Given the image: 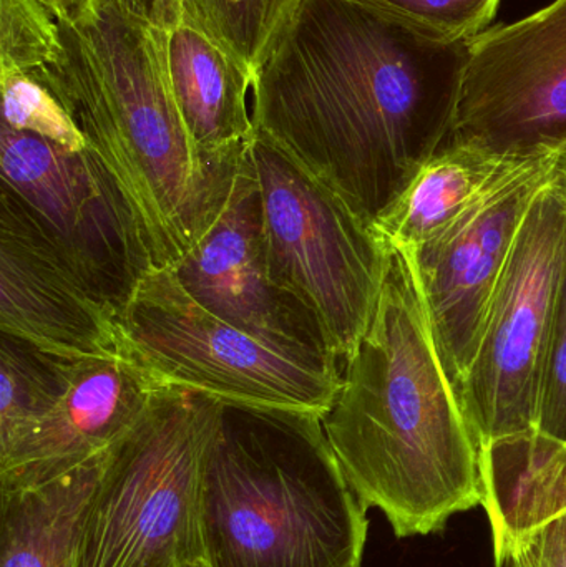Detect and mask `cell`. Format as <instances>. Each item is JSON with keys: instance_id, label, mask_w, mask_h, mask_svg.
Segmentation results:
<instances>
[{"instance_id": "6da1fadb", "label": "cell", "mask_w": 566, "mask_h": 567, "mask_svg": "<svg viewBox=\"0 0 566 567\" xmlns=\"http://www.w3.org/2000/svg\"><path fill=\"white\" fill-rule=\"evenodd\" d=\"M467 42L378 0H299L255 70L253 120L374 225L451 140Z\"/></svg>"}, {"instance_id": "7a4b0ae2", "label": "cell", "mask_w": 566, "mask_h": 567, "mask_svg": "<svg viewBox=\"0 0 566 567\" xmlns=\"http://www.w3.org/2000/svg\"><path fill=\"white\" fill-rule=\"evenodd\" d=\"M321 420L356 496L398 538L434 535L482 506L481 445L405 252L392 249L374 316Z\"/></svg>"}, {"instance_id": "3957f363", "label": "cell", "mask_w": 566, "mask_h": 567, "mask_svg": "<svg viewBox=\"0 0 566 567\" xmlns=\"http://www.w3.org/2000/svg\"><path fill=\"white\" fill-rule=\"evenodd\" d=\"M59 22V55L29 75L122 189L153 269L175 268L218 218L249 145L223 159L198 152L169 86L163 30L116 0H93L82 19Z\"/></svg>"}, {"instance_id": "277c9868", "label": "cell", "mask_w": 566, "mask_h": 567, "mask_svg": "<svg viewBox=\"0 0 566 567\" xmlns=\"http://www.w3.org/2000/svg\"><path fill=\"white\" fill-rule=\"evenodd\" d=\"M368 512L321 416L222 402L199 475L206 567H362Z\"/></svg>"}, {"instance_id": "5b68a950", "label": "cell", "mask_w": 566, "mask_h": 567, "mask_svg": "<svg viewBox=\"0 0 566 567\" xmlns=\"http://www.w3.org/2000/svg\"><path fill=\"white\" fill-rule=\"evenodd\" d=\"M222 400L162 389L105 458L73 567H206L199 475Z\"/></svg>"}, {"instance_id": "8992f818", "label": "cell", "mask_w": 566, "mask_h": 567, "mask_svg": "<svg viewBox=\"0 0 566 567\" xmlns=\"http://www.w3.org/2000/svg\"><path fill=\"white\" fill-rule=\"evenodd\" d=\"M120 355L156 389L322 419L342 385L339 360L253 336L193 299L172 268L153 269L116 317Z\"/></svg>"}, {"instance_id": "52a82bcc", "label": "cell", "mask_w": 566, "mask_h": 567, "mask_svg": "<svg viewBox=\"0 0 566 567\" xmlns=\"http://www.w3.org/2000/svg\"><path fill=\"white\" fill-rule=\"evenodd\" d=\"M249 158L269 278L344 363L374 316L392 249L371 221L265 136L255 133Z\"/></svg>"}, {"instance_id": "ba28073f", "label": "cell", "mask_w": 566, "mask_h": 567, "mask_svg": "<svg viewBox=\"0 0 566 567\" xmlns=\"http://www.w3.org/2000/svg\"><path fill=\"white\" fill-rule=\"evenodd\" d=\"M565 255L566 193L557 172L528 209L457 389L481 450L535 432L542 359Z\"/></svg>"}, {"instance_id": "9c48e42d", "label": "cell", "mask_w": 566, "mask_h": 567, "mask_svg": "<svg viewBox=\"0 0 566 567\" xmlns=\"http://www.w3.org/2000/svg\"><path fill=\"white\" fill-rule=\"evenodd\" d=\"M0 182L90 290L119 313L153 265L132 209L99 156L89 146L70 152L2 125Z\"/></svg>"}, {"instance_id": "30bf717a", "label": "cell", "mask_w": 566, "mask_h": 567, "mask_svg": "<svg viewBox=\"0 0 566 567\" xmlns=\"http://www.w3.org/2000/svg\"><path fill=\"white\" fill-rule=\"evenodd\" d=\"M452 140L508 155L566 145V0L467 42Z\"/></svg>"}, {"instance_id": "8fae6325", "label": "cell", "mask_w": 566, "mask_h": 567, "mask_svg": "<svg viewBox=\"0 0 566 567\" xmlns=\"http://www.w3.org/2000/svg\"><path fill=\"white\" fill-rule=\"evenodd\" d=\"M558 159L560 153L534 159L438 238L402 251L414 269L439 355L455 390L471 369L488 307L528 209L554 178Z\"/></svg>"}, {"instance_id": "7c38bea8", "label": "cell", "mask_w": 566, "mask_h": 567, "mask_svg": "<svg viewBox=\"0 0 566 567\" xmlns=\"http://www.w3.org/2000/svg\"><path fill=\"white\" fill-rule=\"evenodd\" d=\"M172 269L196 302L233 326L296 352L338 360L318 323L269 278L249 146L218 218Z\"/></svg>"}, {"instance_id": "4fadbf2b", "label": "cell", "mask_w": 566, "mask_h": 567, "mask_svg": "<svg viewBox=\"0 0 566 567\" xmlns=\"http://www.w3.org/2000/svg\"><path fill=\"white\" fill-rule=\"evenodd\" d=\"M119 313L0 188V329L69 362L120 355Z\"/></svg>"}, {"instance_id": "5bb4252c", "label": "cell", "mask_w": 566, "mask_h": 567, "mask_svg": "<svg viewBox=\"0 0 566 567\" xmlns=\"http://www.w3.org/2000/svg\"><path fill=\"white\" fill-rule=\"evenodd\" d=\"M158 392L122 355L73 362L59 403L0 458V492L45 485L106 455L138 425Z\"/></svg>"}, {"instance_id": "9a60e30c", "label": "cell", "mask_w": 566, "mask_h": 567, "mask_svg": "<svg viewBox=\"0 0 566 567\" xmlns=\"http://www.w3.org/2000/svg\"><path fill=\"white\" fill-rule=\"evenodd\" d=\"M166 72L189 138L206 158L223 159L255 138V73L188 16L163 30Z\"/></svg>"}, {"instance_id": "2e32d148", "label": "cell", "mask_w": 566, "mask_h": 567, "mask_svg": "<svg viewBox=\"0 0 566 567\" xmlns=\"http://www.w3.org/2000/svg\"><path fill=\"white\" fill-rule=\"evenodd\" d=\"M541 156L545 155H508L451 138L379 215L375 231L389 248L412 251L438 238L487 193Z\"/></svg>"}, {"instance_id": "e0dca14e", "label": "cell", "mask_w": 566, "mask_h": 567, "mask_svg": "<svg viewBox=\"0 0 566 567\" xmlns=\"http://www.w3.org/2000/svg\"><path fill=\"white\" fill-rule=\"evenodd\" d=\"M482 508L497 566L518 539L566 508V445L537 432L492 443L482 452Z\"/></svg>"}, {"instance_id": "ac0fdd59", "label": "cell", "mask_w": 566, "mask_h": 567, "mask_svg": "<svg viewBox=\"0 0 566 567\" xmlns=\"http://www.w3.org/2000/svg\"><path fill=\"white\" fill-rule=\"evenodd\" d=\"M106 455L45 485L0 492V567L75 566L83 518Z\"/></svg>"}, {"instance_id": "d6986e66", "label": "cell", "mask_w": 566, "mask_h": 567, "mask_svg": "<svg viewBox=\"0 0 566 567\" xmlns=\"http://www.w3.org/2000/svg\"><path fill=\"white\" fill-rule=\"evenodd\" d=\"M69 360L2 333L0 339V458L53 409L69 385Z\"/></svg>"}, {"instance_id": "ffe728a7", "label": "cell", "mask_w": 566, "mask_h": 567, "mask_svg": "<svg viewBox=\"0 0 566 567\" xmlns=\"http://www.w3.org/2000/svg\"><path fill=\"white\" fill-rule=\"evenodd\" d=\"M186 16L253 73L299 0H183Z\"/></svg>"}, {"instance_id": "44dd1931", "label": "cell", "mask_w": 566, "mask_h": 567, "mask_svg": "<svg viewBox=\"0 0 566 567\" xmlns=\"http://www.w3.org/2000/svg\"><path fill=\"white\" fill-rule=\"evenodd\" d=\"M60 47L59 16L43 0H0V76L42 69Z\"/></svg>"}, {"instance_id": "7402d4cb", "label": "cell", "mask_w": 566, "mask_h": 567, "mask_svg": "<svg viewBox=\"0 0 566 567\" xmlns=\"http://www.w3.org/2000/svg\"><path fill=\"white\" fill-rule=\"evenodd\" d=\"M2 125L32 133L70 152H83L86 140L62 103L29 73L0 76Z\"/></svg>"}, {"instance_id": "603a6c76", "label": "cell", "mask_w": 566, "mask_h": 567, "mask_svg": "<svg viewBox=\"0 0 566 567\" xmlns=\"http://www.w3.org/2000/svg\"><path fill=\"white\" fill-rule=\"evenodd\" d=\"M535 432L566 445V255L542 359Z\"/></svg>"}, {"instance_id": "cb8c5ba5", "label": "cell", "mask_w": 566, "mask_h": 567, "mask_svg": "<svg viewBox=\"0 0 566 567\" xmlns=\"http://www.w3.org/2000/svg\"><path fill=\"white\" fill-rule=\"evenodd\" d=\"M414 25L452 40L469 42L492 27L502 0H378Z\"/></svg>"}, {"instance_id": "d4e9b609", "label": "cell", "mask_w": 566, "mask_h": 567, "mask_svg": "<svg viewBox=\"0 0 566 567\" xmlns=\"http://www.w3.org/2000/svg\"><path fill=\"white\" fill-rule=\"evenodd\" d=\"M507 566L566 567V508L518 539Z\"/></svg>"}, {"instance_id": "484cf974", "label": "cell", "mask_w": 566, "mask_h": 567, "mask_svg": "<svg viewBox=\"0 0 566 567\" xmlns=\"http://www.w3.org/2000/svg\"><path fill=\"white\" fill-rule=\"evenodd\" d=\"M130 16L153 29L169 30L186 17L183 0H116Z\"/></svg>"}, {"instance_id": "4316f807", "label": "cell", "mask_w": 566, "mask_h": 567, "mask_svg": "<svg viewBox=\"0 0 566 567\" xmlns=\"http://www.w3.org/2000/svg\"><path fill=\"white\" fill-rule=\"evenodd\" d=\"M56 16L66 20H79L89 12L93 0H43Z\"/></svg>"}, {"instance_id": "83f0119b", "label": "cell", "mask_w": 566, "mask_h": 567, "mask_svg": "<svg viewBox=\"0 0 566 567\" xmlns=\"http://www.w3.org/2000/svg\"><path fill=\"white\" fill-rule=\"evenodd\" d=\"M557 172H558V176H560L562 183H564V188H565V193H566V163L560 162V159H558Z\"/></svg>"}, {"instance_id": "f1b7e54d", "label": "cell", "mask_w": 566, "mask_h": 567, "mask_svg": "<svg viewBox=\"0 0 566 567\" xmlns=\"http://www.w3.org/2000/svg\"><path fill=\"white\" fill-rule=\"evenodd\" d=\"M560 162L566 163V145L560 150Z\"/></svg>"}]
</instances>
